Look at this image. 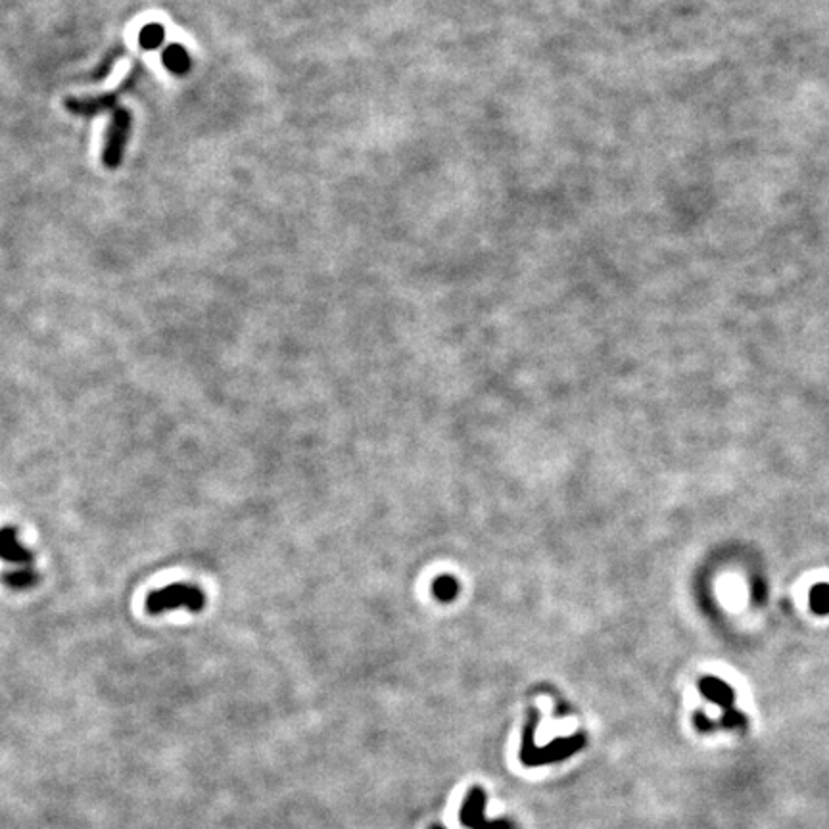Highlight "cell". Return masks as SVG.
<instances>
[{
    "label": "cell",
    "instance_id": "1",
    "mask_svg": "<svg viewBox=\"0 0 829 829\" xmlns=\"http://www.w3.org/2000/svg\"><path fill=\"white\" fill-rule=\"evenodd\" d=\"M539 726V713L536 708L529 713V720L524 723L522 730V743L519 751V759L526 768H536V766H546V764H557L570 759L572 755L585 745V735L576 733L572 737H561V740H555L548 743L546 747H538L536 745V733Z\"/></svg>",
    "mask_w": 829,
    "mask_h": 829
},
{
    "label": "cell",
    "instance_id": "2",
    "mask_svg": "<svg viewBox=\"0 0 829 829\" xmlns=\"http://www.w3.org/2000/svg\"><path fill=\"white\" fill-rule=\"evenodd\" d=\"M204 594L200 587H196L187 582H175L171 585H165L161 590L148 594L146 597V613L148 614H161L175 609H187L190 613H198L204 609Z\"/></svg>",
    "mask_w": 829,
    "mask_h": 829
},
{
    "label": "cell",
    "instance_id": "3",
    "mask_svg": "<svg viewBox=\"0 0 829 829\" xmlns=\"http://www.w3.org/2000/svg\"><path fill=\"white\" fill-rule=\"evenodd\" d=\"M131 124H133V117L125 108L117 106L115 110H112V122L106 133V144H104V154H102V161L106 168L115 170L117 165L122 163L129 134H131Z\"/></svg>",
    "mask_w": 829,
    "mask_h": 829
},
{
    "label": "cell",
    "instance_id": "4",
    "mask_svg": "<svg viewBox=\"0 0 829 829\" xmlns=\"http://www.w3.org/2000/svg\"><path fill=\"white\" fill-rule=\"evenodd\" d=\"M488 795L480 786L469 789L465 797V803L459 810V822L466 829H517V824L511 820H486L484 808H486Z\"/></svg>",
    "mask_w": 829,
    "mask_h": 829
},
{
    "label": "cell",
    "instance_id": "5",
    "mask_svg": "<svg viewBox=\"0 0 829 829\" xmlns=\"http://www.w3.org/2000/svg\"><path fill=\"white\" fill-rule=\"evenodd\" d=\"M0 559L6 563H16V565L33 563V551L25 549L20 544L18 530L14 529V526H5V529H0Z\"/></svg>",
    "mask_w": 829,
    "mask_h": 829
},
{
    "label": "cell",
    "instance_id": "6",
    "mask_svg": "<svg viewBox=\"0 0 829 829\" xmlns=\"http://www.w3.org/2000/svg\"><path fill=\"white\" fill-rule=\"evenodd\" d=\"M119 95H122V88H117L114 90V93H108V95H102V97H97V98H69L66 102V106L71 114H78V115H97L100 112H108V110H115V102L119 98Z\"/></svg>",
    "mask_w": 829,
    "mask_h": 829
},
{
    "label": "cell",
    "instance_id": "7",
    "mask_svg": "<svg viewBox=\"0 0 829 829\" xmlns=\"http://www.w3.org/2000/svg\"><path fill=\"white\" fill-rule=\"evenodd\" d=\"M701 693L706 699H711L713 703L726 708V711H730L733 705L732 687L718 680V677H705V680H701Z\"/></svg>",
    "mask_w": 829,
    "mask_h": 829
},
{
    "label": "cell",
    "instance_id": "8",
    "mask_svg": "<svg viewBox=\"0 0 829 829\" xmlns=\"http://www.w3.org/2000/svg\"><path fill=\"white\" fill-rule=\"evenodd\" d=\"M0 580L5 582V585H8L10 590L22 592V590H29V587H33L39 582V575L33 568L25 566V568H16V570L5 572V575L0 576Z\"/></svg>",
    "mask_w": 829,
    "mask_h": 829
},
{
    "label": "cell",
    "instance_id": "9",
    "mask_svg": "<svg viewBox=\"0 0 829 829\" xmlns=\"http://www.w3.org/2000/svg\"><path fill=\"white\" fill-rule=\"evenodd\" d=\"M163 64L175 75H183L190 69V56L187 49L180 47V44H170L163 52Z\"/></svg>",
    "mask_w": 829,
    "mask_h": 829
},
{
    "label": "cell",
    "instance_id": "10",
    "mask_svg": "<svg viewBox=\"0 0 829 829\" xmlns=\"http://www.w3.org/2000/svg\"><path fill=\"white\" fill-rule=\"evenodd\" d=\"M810 607L812 611L824 616L829 614V584L822 582L812 587L810 592Z\"/></svg>",
    "mask_w": 829,
    "mask_h": 829
},
{
    "label": "cell",
    "instance_id": "11",
    "mask_svg": "<svg viewBox=\"0 0 829 829\" xmlns=\"http://www.w3.org/2000/svg\"><path fill=\"white\" fill-rule=\"evenodd\" d=\"M163 27L158 25V23H150L146 27H143V32H141V37H139V42H141V47L146 49V51H152V49H158L160 44L163 42Z\"/></svg>",
    "mask_w": 829,
    "mask_h": 829
},
{
    "label": "cell",
    "instance_id": "12",
    "mask_svg": "<svg viewBox=\"0 0 829 829\" xmlns=\"http://www.w3.org/2000/svg\"><path fill=\"white\" fill-rule=\"evenodd\" d=\"M428 829H446V827L440 825V824H432V825H428Z\"/></svg>",
    "mask_w": 829,
    "mask_h": 829
}]
</instances>
